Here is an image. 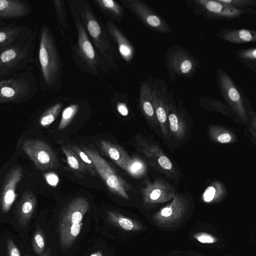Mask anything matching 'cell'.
Wrapping results in <instances>:
<instances>
[{"label": "cell", "mask_w": 256, "mask_h": 256, "mask_svg": "<svg viewBox=\"0 0 256 256\" xmlns=\"http://www.w3.org/2000/svg\"><path fill=\"white\" fill-rule=\"evenodd\" d=\"M92 44L109 68L117 70L118 54L112 44L106 28L97 18L87 0L72 2Z\"/></svg>", "instance_id": "cell-1"}, {"label": "cell", "mask_w": 256, "mask_h": 256, "mask_svg": "<svg viewBox=\"0 0 256 256\" xmlns=\"http://www.w3.org/2000/svg\"><path fill=\"white\" fill-rule=\"evenodd\" d=\"M89 206L86 198L78 196L72 199L62 210L57 226L62 248L70 246L79 235L83 218Z\"/></svg>", "instance_id": "cell-2"}, {"label": "cell", "mask_w": 256, "mask_h": 256, "mask_svg": "<svg viewBox=\"0 0 256 256\" xmlns=\"http://www.w3.org/2000/svg\"><path fill=\"white\" fill-rule=\"evenodd\" d=\"M38 59L44 84L53 88L60 80L62 64L54 38L46 25L41 30Z\"/></svg>", "instance_id": "cell-3"}, {"label": "cell", "mask_w": 256, "mask_h": 256, "mask_svg": "<svg viewBox=\"0 0 256 256\" xmlns=\"http://www.w3.org/2000/svg\"><path fill=\"white\" fill-rule=\"evenodd\" d=\"M37 90L36 80L30 70L0 77V103L26 100L35 95Z\"/></svg>", "instance_id": "cell-4"}, {"label": "cell", "mask_w": 256, "mask_h": 256, "mask_svg": "<svg viewBox=\"0 0 256 256\" xmlns=\"http://www.w3.org/2000/svg\"><path fill=\"white\" fill-rule=\"evenodd\" d=\"M68 3L77 31L78 41L74 52L78 60L87 72L93 74L100 70L107 72L109 68L96 52L72 1H68Z\"/></svg>", "instance_id": "cell-5"}, {"label": "cell", "mask_w": 256, "mask_h": 256, "mask_svg": "<svg viewBox=\"0 0 256 256\" xmlns=\"http://www.w3.org/2000/svg\"><path fill=\"white\" fill-rule=\"evenodd\" d=\"M34 36L0 51V69L4 76L20 70H30L29 65L34 63Z\"/></svg>", "instance_id": "cell-6"}, {"label": "cell", "mask_w": 256, "mask_h": 256, "mask_svg": "<svg viewBox=\"0 0 256 256\" xmlns=\"http://www.w3.org/2000/svg\"><path fill=\"white\" fill-rule=\"evenodd\" d=\"M164 61L170 82L178 78L192 79L200 68L198 59L184 47L174 44L168 48Z\"/></svg>", "instance_id": "cell-7"}, {"label": "cell", "mask_w": 256, "mask_h": 256, "mask_svg": "<svg viewBox=\"0 0 256 256\" xmlns=\"http://www.w3.org/2000/svg\"><path fill=\"white\" fill-rule=\"evenodd\" d=\"M186 4L192 8L195 14L212 20H230L238 18L244 14L256 13L250 7L236 8L223 3L220 0H188Z\"/></svg>", "instance_id": "cell-8"}, {"label": "cell", "mask_w": 256, "mask_h": 256, "mask_svg": "<svg viewBox=\"0 0 256 256\" xmlns=\"http://www.w3.org/2000/svg\"><path fill=\"white\" fill-rule=\"evenodd\" d=\"M82 148L92 162L97 174L102 178L108 190L114 194L129 200L128 192L132 190L129 184L116 173L95 149L84 146Z\"/></svg>", "instance_id": "cell-9"}, {"label": "cell", "mask_w": 256, "mask_h": 256, "mask_svg": "<svg viewBox=\"0 0 256 256\" xmlns=\"http://www.w3.org/2000/svg\"><path fill=\"white\" fill-rule=\"evenodd\" d=\"M37 200L30 191L23 193L13 208L10 224L26 242L30 228L35 219Z\"/></svg>", "instance_id": "cell-10"}, {"label": "cell", "mask_w": 256, "mask_h": 256, "mask_svg": "<svg viewBox=\"0 0 256 256\" xmlns=\"http://www.w3.org/2000/svg\"><path fill=\"white\" fill-rule=\"evenodd\" d=\"M124 8L130 10L149 29L162 34H169L172 30L165 19L144 2L120 0Z\"/></svg>", "instance_id": "cell-11"}, {"label": "cell", "mask_w": 256, "mask_h": 256, "mask_svg": "<svg viewBox=\"0 0 256 256\" xmlns=\"http://www.w3.org/2000/svg\"><path fill=\"white\" fill-rule=\"evenodd\" d=\"M22 176V170L19 166L12 168L6 176L0 193V224H10L12 207L17 196L16 188Z\"/></svg>", "instance_id": "cell-12"}, {"label": "cell", "mask_w": 256, "mask_h": 256, "mask_svg": "<svg viewBox=\"0 0 256 256\" xmlns=\"http://www.w3.org/2000/svg\"><path fill=\"white\" fill-rule=\"evenodd\" d=\"M22 149L35 166L42 170L56 168L58 161L52 150L45 142L28 139L22 144Z\"/></svg>", "instance_id": "cell-13"}, {"label": "cell", "mask_w": 256, "mask_h": 256, "mask_svg": "<svg viewBox=\"0 0 256 256\" xmlns=\"http://www.w3.org/2000/svg\"><path fill=\"white\" fill-rule=\"evenodd\" d=\"M216 80L220 92L223 98L240 112H243L242 92L230 76L224 70L218 68Z\"/></svg>", "instance_id": "cell-14"}, {"label": "cell", "mask_w": 256, "mask_h": 256, "mask_svg": "<svg viewBox=\"0 0 256 256\" xmlns=\"http://www.w3.org/2000/svg\"><path fill=\"white\" fill-rule=\"evenodd\" d=\"M46 226L42 218L38 216L30 228L25 246L26 252L32 256H40L48 248Z\"/></svg>", "instance_id": "cell-15"}, {"label": "cell", "mask_w": 256, "mask_h": 256, "mask_svg": "<svg viewBox=\"0 0 256 256\" xmlns=\"http://www.w3.org/2000/svg\"><path fill=\"white\" fill-rule=\"evenodd\" d=\"M106 28L110 38L117 46L118 52L126 62L130 63L135 56V48L122 31L112 22L106 20Z\"/></svg>", "instance_id": "cell-16"}, {"label": "cell", "mask_w": 256, "mask_h": 256, "mask_svg": "<svg viewBox=\"0 0 256 256\" xmlns=\"http://www.w3.org/2000/svg\"><path fill=\"white\" fill-rule=\"evenodd\" d=\"M25 242L18 235L5 230L0 236V256H25Z\"/></svg>", "instance_id": "cell-17"}, {"label": "cell", "mask_w": 256, "mask_h": 256, "mask_svg": "<svg viewBox=\"0 0 256 256\" xmlns=\"http://www.w3.org/2000/svg\"><path fill=\"white\" fill-rule=\"evenodd\" d=\"M31 34L24 26L10 24L0 28V51L26 38Z\"/></svg>", "instance_id": "cell-18"}, {"label": "cell", "mask_w": 256, "mask_h": 256, "mask_svg": "<svg viewBox=\"0 0 256 256\" xmlns=\"http://www.w3.org/2000/svg\"><path fill=\"white\" fill-rule=\"evenodd\" d=\"M220 38L234 44H244L256 42V32L251 28H226L218 32Z\"/></svg>", "instance_id": "cell-19"}, {"label": "cell", "mask_w": 256, "mask_h": 256, "mask_svg": "<svg viewBox=\"0 0 256 256\" xmlns=\"http://www.w3.org/2000/svg\"><path fill=\"white\" fill-rule=\"evenodd\" d=\"M97 144L100 152L124 170L130 158L124 149L120 145L105 140H100Z\"/></svg>", "instance_id": "cell-20"}, {"label": "cell", "mask_w": 256, "mask_h": 256, "mask_svg": "<svg viewBox=\"0 0 256 256\" xmlns=\"http://www.w3.org/2000/svg\"><path fill=\"white\" fill-rule=\"evenodd\" d=\"M30 11L29 4L24 0H0V18H20Z\"/></svg>", "instance_id": "cell-21"}, {"label": "cell", "mask_w": 256, "mask_h": 256, "mask_svg": "<svg viewBox=\"0 0 256 256\" xmlns=\"http://www.w3.org/2000/svg\"><path fill=\"white\" fill-rule=\"evenodd\" d=\"M94 4L102 12L117 22H120L124 14L122 5L113 0H94Z\"/></svg>", "instance_id": "cell-22"}, {"label": "cell", "mask_w": 256, "mask_h": 256, "mask_svg": "<svg viewBox=\"0 0 256 256\" xmlns=\"http://www.w3.org/2000/svg\"><path fill=\"white\" fill-rule=\"evenodd\" d=\"M139 100L144 114L148 118L153 119L156 114L152 101V82H144L140 84Z\"/></svg>", "instance_id": "cell-23"}, {"label": "cell", "mask_w": 256, "mask_h": 256, "mask_svg": "<svg viewBox=\"0 0 256 256\" xmlns=\"http://www.w3.org/2000/svg\"><path fill=\"white\" fill-rule=\"evenodd\" d=\"M107 215L108 220L112 223L124 230L132 231L142 228L137 222L118 212L108 210L107 212Z\"/></svg>", "instance_id": "cell-24"}, {"label": "cell", "mask_w": 256, "mask_h": 256, "mask_svg": "<svg viewBox=\"0 0 256 256\" xmlns=\"http://www.w3.org/2000/svg\"><path fill=\"white\" fill-rule=\"evenodd\" d=\"M236 58L252 72H256V48L238 50L234 52Z\"/></svg>", "instance_id": "cell-25"}, {"label": "cell", "mask_w": 256, "mask_h": 256, "mask_svg": "<svg viewBox=\"0 0 256 256\" xmlns=\"http://www.w3.org/2000/svg\"><path fill=\"white\" fill-rule=\"evenodd\" d=\"M62 150L65 155L69 166L82 173H88L87 168L69 146H63Z\"/></svg>", "instance_id": "cell-26"}, {"label": "cell", "mask_w": 256, "mask_h": 256, "mask_svg": "<svg viewBox=\"0 0 256 256\" xmlns=\"http://www.w3.org/2000/svg\"><path fill=\"white\" fill-rule=\"evenodd\" d=\"M62 104L57 103L47 109L40 118V125L43 127L48 126L56 118L62 108Z\"/></svg>", "instance_id": "cell-27"}, {"label": "cell", "mask_w": 256, "mask_h": 256, "mask_svg": "<svg viewBox=\"0 0 256 256\" xmlns=\"http://www.w3.org/2000/svg\"><path fill=\"white\" fill-rule=\"evenodd\" d=\"M124 170L126 172L132 176L138 178L144 172L145 166L139 158L130 157L125 165Z\"/></svg>", "instance_id": "cell-28"}, {"label": "cell", "mask_w": 256, "mask_h": 256, "mask_svg": "<svg viewBox=\"0 0 256 256\" xmlns=\"http://www.w3.org/2000/svg\"><path fill=\"white\" fill-rule=\"evenodd\" d=\"M79 108L78 104H72L63 110L61 119L58 125V130H64L70 124L78 112Z\"/></svg>", "instance_id": "cell-29"}, {"label": "cell", "mask_w": 256, "mask_h": 256, "mask_svg": "<svg viewBox=\"0 0 256 256\" xmlns=\"http://www.w3.org/2000/svg\"><path fill=\"white\" fill-rule=\"evenodd\" d=\"M69 146L86 166L88 173L93 176H97L94 166L86 152L76 145H70Z\"/></svg>", "instance_id": "cell-30"}, {"label": "cell", "mask_w": 256, "mask_h": 256, "mask_svg": "<svg viewBox=\"0 0 256 256\" xmlns=\"http://www.w3.org/2000/svg\"><path fill=\"white\" fill-rule=\"evenodd\" d=\"M64 0H54V6L60 24L64 28L68 27L66 19V12Z\"/></svg>", "instance_id": "cell-31"}, {"label": "cell", "mask_w": 256, "mask_h": 256, "mask_svg": "<svg viewBox=\"0 0 256 256\" xmlns=\"http://www.w3.org/2000/svg\"><path fill=\"white\" fill-rule=\"evenodd\" d=\"M220 1L232 6L239 8L256 6V0H220Z\"/></svg>", "instance_id": "cell-32"}, {"label": "cell", "mask_w": 256, "mask_h": 256, "mask_svg": "<svg viewBox=\"0 0 256 256\" xmlns=\"http://www.w3.org/2000/svg\"><path fill=\"white\" fill-rule=\"evenodd\" d=\"M172 101V100H171ZM171 112L168 114L170 128L172 132H176L178 129V120L176 113L174 112L170 104L169 108Z\"/></svg>", "instance_id": "cell-33"}, {"label": "cell", "mask_w": 256, "mask_h": 256, "mask_svg": "<svg viewBox=\"0 0 256 256\" xmlns=\"http://www.w3.org/2000/svg\"><path fill=\"white\" fill-rule=\"evenodd\" d=\"M194 237L198 242L203 244H212L217 241L216 238L206 233H199L194 235Z\"/></svg>", "instance_id": "cell-34"}, {"label": "cell", "mask_w": 256, "mask_h": 256, "mask_svg": "<svg viewBox=\"0 0 256 256\" xmlns=\"http://www.w3.org/2000/svg\"><path fill=\"white\" fill-rule=\"evenodd\" d=\"M155 114L158 122L160 123H164L167 119L168 110L160 108H154Z\"/></svg>", "instance_id": "cell-35"}, {"label": "cell", "mask_w": 256, "mask_h": 256, "mask_svg": "<svg viewBox=\"0 0 256 256\" xmlns=\"http://www.w3.org/2000/svg\"><path fill=\"white\" fill-rule=\"evenodd\" d=\"M45 179L48 184L52 186H56L58 184V176L54 172H49L44 174Z\"/></svg>", "instance_id": "cell-36"}, {"label": "cell", "mask_w": 256, "mask_h": 256, "mask_svg": "<svg viewBox=\"0 0 256 256\" xmlns=\"http://www.w3.org/2000/svg\"><path fill=\"white\" fill-rule=\"evenodd\" d=\"M159 165L164 169L170 170L172 168V164L170 159L165 156H160L158 159Z\"/></svg>", "instance_id": "cell-37"}, {"label": "cell", "mask_w": 256, "mask_h": 256, "mask_svg": "<svg viewBox=\"0 0 256 256\" xmlns=\"http://www.w3.org/2000/svg\"><path fill=\"white\" fill-rule=\"evenodd\" d=\"M216 194V189L213 186L208 187L205 190L203 194L204 200L206 202H210L212 201Z\"/></svg>", "instance_id": "cell-38"}, {"label": "cell", "mask_w": 256, "mask_h": 256, "mask_svg": "<svg viewBox=\"0 0 256 256\" xmlns=\"http://www.w3.org/2000/svg\"><path fill=\"white\" fill-rule=\"evenodd\" d=\"M116 108L120 114L126 116L128 114L129 111L126 104L124 102H118L116 105Z\"/></svg>", "instance_id": "cell-39"}, {"label": "cell", "mask_w": 256, "mask_h": 256, "mask_svg": "<svg viewBox=\"0 0 256 256\" xmlns=\"http://www.w3.org/2000/svg\"><path fill=\"white\" fill-rule=\"evenodd\" d=\"M231 140L230 135L228 133L222 134L218 137V140L222 144L228 143Z\"/></svg>", "instance_id": "cell-40"}, {"label": "cell", "mask_w": 256, "mask_h": 256, "mask_svg": "<svg viewBox=\"0 0 256 256\" xmlns=\"http://www.w3.org/2000/svg\"><path fill=\"white\" fill-rule=\"evenodd\" d=\"M172 210L170 207H166L160 211V215L161 216L168 218L172 216Z\"/></svg>", "instance_id": "cell-41"}, {"label": "cell", "mask_w": 256, "mask_h": 256, "mask_svg": "<svg viewBox=\"0 0 256 256\" xmlns=\"http://www.w3.org/2000/svg\"><path fill=\"white\" fill-rule=\"evenodd\" d=\"M25 256H32L28 253L26 251ZM40 256H52V252L50 248L48 247L46 250L44 252L41 254Z\"/></svg>", "instance_id": "cell-42"}, {"label": "cell", "mask_w": 256, "mask_h": 256, "mask_svg": "<svg viewBox=\"0 0 256 256\" xmlns=\"http://www.w3.org/2000/svg\"><path fill=\"white\" fill-rule=\"evenodd\" d=\"M90 256H102L101 254L98 252L92 254Z\"/></svg>", "instance_id": "cell-43"}, {"label": "cell", "mask_w": 256, "mask_h": 256, "mask_svg": "<svg viewBox=\"0 0 256 256\" xmlns=\"http://www.w3.org/2000/svg\"><path fill=\"white\" fill-rule=\"evenodd\" d=\"M3 76H4V75H3L1 70L0 69V77Z\"/></svg>", "instance_id": "cell-44"}]
</instances>
